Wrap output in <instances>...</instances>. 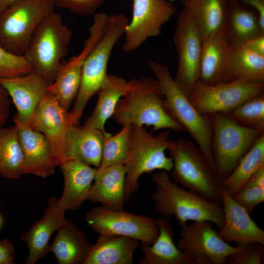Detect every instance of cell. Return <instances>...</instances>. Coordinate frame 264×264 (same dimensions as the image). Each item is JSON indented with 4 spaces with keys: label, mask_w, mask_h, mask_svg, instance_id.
Wrapping results in <instances>:
<instances>
[{
    "label": "cell",
    "mask_w": 264,
    "mask_h": 264,
    "mask_svg": "<svg viewBox=\"0 0 264 264\" xmlns=\"http://www.w3.org/2000/svg\"><path fill=\"white\" fill-rule=\"evenodd\" d=\"M11 101L7 91L0 84V128L7 121L10 113Z\"/></svg>",
    "instance_id": "41"
},
{
    "label": "cell",
    "mask_w": 264,
    "mask_h": 264,
    "mask_svg": "<svg viewBox=\"0 0 264 264\" xmlns=\"http://www.w3.org/2000/svg\"><path fill=\"white\" fill-rule=\"evenodd\" d=\"M177 247L193 257L197 264H223L240 246H233L223 241L212 223L193 221L181 227Z\"/></svg>",
    "instance_id": "14"
},
{
    "label": "cell",
    "mask_w": 264,
    "mask_h": 264,
    "mask_svg": "<svg viewBox=\"0 0 264 264\" xmlns=\"http://www.w3.org/2000/svg\"><path fill=\"white\" fill-rule=\"evenodd\" d=\"M0 84L7 91L16 107L15 116L29 125L38 107L48 94L50 85L35 72L0 78Z\"/></svg>",
    "instance_id": "17"
},
{
    "label": "cell",
    "mask_w": 264,
    "mask_h": 264,
    "mask_svg": "<svg viewBox=\"0 0 264 264\" xmlns=\"http://www.w3.org/2000/svg\"><path fill=\"white\" fill-rule=\"evenodd\" d=\"M223 222L218 234L227 243L237 245L259 243L264 245V231L251 219L249 213L223 187L221 202Z\"/></svg>",
    "instance_id": "18"
},
{
    "label": "cell",
    "mask_w": 264,
    "mask_h": 264,
    "mask_svg": "<svg viewBox=\"0 0 264 264\" xmlns=\"http://www.w3.org/2000/svg\"><path fill=\"white\" fill-rule=\"evenodd\" d=\"M226 114L241 126L264 133V94L247 99Z\"/></svg>",
    "instance_id": "35"
},
{
    "label": "cell",
    "mask_w": 264,
    "mask_h": 264,
    "mask_svg": "<svg viewBox=\"0 0 264 264\" xmlns=\"http://www.w3.org/2000/svg\"><path fill=\"white\" fill-rule=\"evenodd\" d=\"M264 165V133L241 159L231 173L221 182L222 187L232 197L245 185L252 175Z\"/></svg>",
    "instance_id": "32"
},
{
    "label": "cell",
    "mask_w": 264,
    "mask_h": 264,
    "mask_svg": "<svg viewBox=\"0 0 264 264\" xmlns=\"http://www.w3.org/2000/svg\"><path fill=\"white\" fill-rule=\"evenodd\" d=\"M65 212L59 205V198L51 197L48 200L43 218L21 236L28 251L25 264H35L50 252L49 240L66 219Z\"/></svg>",
    "instance_id": "20"
},
{
    "label": "cell",
    "mask_w": 264,
    "mask_h": 264,
    "mask_svg": "<svg viewBox=\"0 0 264 264\" xmlns=\"http://www.w3.org/2000/svg\"><path fill=\"white\" fill-rule=\"evenodd\" d=\"M264 260V244L254 243L241 245L237 251L227 258L226 263L228 264H263Z\"/></svg>",
    "instance_id": "37"
},
{
    "label": "cell",
    "mask_w": 264,
    "mask_h": 264,
    "mask_svg": "<svg viewBox=\"0 0 264 264\" xmlns=\"http://www.w3.org/2000/svg\"><path fill=\"white\" fill-rule=\"evenodd\" d=\"M242 45L254 52L264 55V34L250 39Z\"/></svg>",
    "instance_id": "43"
},
{
    "label": "cell",
    "mask_w": 264,
    "mask_h": 264,
    "mask_svg": "<svg viewBox=\"0 0 264 264\" xmlns=\"http://www.w3.org/2000/svg\"><path fill=\"white\" fill-rule=\"evenodd\" d=\"M128 81L113 74L107 75L97 93L95 108L84 124L86 127L94 128L105 134L106 121L112 116L119 100L126 93Z\"/></svg>",
    "instance_id": "29"
},
{
    "label": "cell",
    "mask_w": 264,
    "mask_h": 264,
    "mask_svg": "<svg viewBox=\"0 0 264 264\" xmlns=\"http://www.w3.org/2000/svg\"><path fill=\"white\" fill-rule=\"evenodd\" d=\"M72 30L55 12L39 24L31 36L23 56L33 71L49 85L54 81L63 60L68 53Z\"/></svg>",
    "instance_id": "5"
},
{
    "label": "cell",
    "mask_w": 264,
    "mask_h": 264,
    "mask_svg": "<svg viewBox=\"0 0 264 264\" xmlns=\"http://www.w3.org/2000/svg\"><path fill=\"white\" fill-rule=\"evenodd\" d=\"M23 164L17 126L0 128V176L19 178L23 175Z\"/></svg>",
    "instance_id": "31"
},
{
    "label": "cell",
    "mask_w": 264,
    "mask_h": 264,
    "mask_svg": "<svg viewBox=\"0 0 264 264\" xmlns=\"http://www.w3.org/2000/svg\"><path fill=\"white\" fill-rule=\"evenodd\" d=\"M245 186L264 188V165L259 168L250 177Z\"/></svg>",
    "instance_id": "44"
},
{
    "label": "cell",
    "mask_w": 264,
    "mask_h": 264,
    "mask_svg": "<svg viewBox=\"0 0 264 264\" xmlns=\"http://www.w3.org/2000/svg\"><path fill=\"white\" fill-rule=\"evenodd\" d=\"M18 0H0V14L10 5Z\"/></svg>",
    "instance_id": "45"
},
{
    "label": "cell",
    "mask_w": 264,
    "mask_h": 264,
    "mask_svg": "<svg viewBox=\"0 0 264 264\" xmlns=\"http://www.w3.org/2000/svg\"><path fill=\"white\" fill-rule=\"evenodd\" d=\"M251 9L238 0H228L225 30L232 46H242L264 34L257 13Z\"/></svg>",
    "instance_id": "28"
},
{
    "label": "cell",
    "mask_w": 264,
    "mask_h": 264,
    "mask_svg": "<svg viewBox=\"0 0 264 264\" xmlns=\"http://www.w3.org/2000/svg\"><path fill=\"white\" fill-rule=\"evenodd\" d=\"M92 49L84 44L81 52L68 61L62 62L54 82L49 85L48 92L66 110H68L78 92L85 59Z\"/></svg>",
    "instance_id": "26"
},
{
    "label": "cell",
    "mask_w": 264,
    "mask_h": 264,
    "mask_svg": "<svg viewBox=\"0 0 264 264\" xmlns=\"http://www.w3.org/2000/svg\"><path fill=\"white\" fill-rule=\"evenodd\" d=\"M168 151L173 162L170 173L173 180L208 200L221 204V181L198 147L180 137L172 140Z\"/></svg>",
    "instance_id": "4"
},
{
    "label": "cell",
    "mask_w": 264,
    "mask_h": 264,
    "mask_svg": "<svg viewBox=\"0 0 264 264\" xmlns=\"http://www.w3.org/2000/svg\"><path fill=\"white\" fill-rule=\"evenodd\" d=\"M92 246L85 232L66 219L57 230L49 250L58 264H83Z\"/></svg>",
    "instance_id": "25"
},
{
    "label": "cell",
    "mask_w": 264,
    "mask_h": 264,
    "mask_svg": "<svg viewBox=\"0 0 264 264\" xmlns=\"http://www.w3.org/2000/svg\"><path fill=\"white\" fill-rule=\"evenodd\" d=\"M231 68L234 80L264 84V55L243 45L232 46Z\"/></svg>",
    "instance_id": "33"
},
{
    "label": "cell",
    "mask_w": 264,
    "mask_h": 264,
    "mask_svg": "<svg viewBox=\"0 0 264 264\" xmlns=\"http://www.w3.org/2000/svg\"><path fill=\"white\" fill-rule=\"evenodd\" d=\"M105 0H56V7L80 16L95 13Z\"/></svg>",
    "instance_id": "39"
},
{
    "label": "cell",
    "mask_w": 264,
    "mask_h": 264,
    "mask_svg": "<svg viewBox=\"0 0 264 264\" xmlns=\"http://www.w3.org/2000/svg\"><path fill=\"white\" fill-rule=\"evenodd\" d=\"M13 120L18 128L23 155V175H33L44 178L52 175L56 166L48 140L15 116Z\"/></svg>",
    "instance_id": "19"
},
{
    "label": "cell",
    "mask_w": 264,
    "mask_h": 264,
    "mask_svg": "<svg viewBox=\"0 0 264 264\" xmlns=\"http://www.w3.org/2000/svg\"><path fill=\"white\" fill-rule=\"evenodd\" d=\"M176 12V6L168 0H132V19L125 29L122 50L133 52L148 39L158 36Z\"/></svg>",
    "instance_id": "12"
},
{
    "label": "cell",
    "mask_w": 264,
    "mask_h": 264,
    "mask_svg": "<svg viewBox=\"0 0 264 264\" xmlns=\"http://www.w3.org/2000/svg\"><path fill=\"white\" fill-rule=\"evenodd\" d=\"M15 259V248L12 242L7 239L0 240V264H13Z\"/></svg>",
    "instance_id": "40"
},
{
    "label": "cell",
    "mask_w": 264,
    "mask_h": 264,
    "mask_svg": "<svg viewBox=\"0 0 264 264\" xmlns=\"http://www.w3.org/2000/svg\"><path fill=\"white\" fill-rule=\"evenodd\" d=\"M264 92V84L234 80L209 85L198 81L188 97L200 113L209 115L227 114L247 99Z\"/></svg>",
    "instance_id": "11"
},
{
    "label": "cell",
    "mask_w": 264,
    "mask_h": 264,
    "mask_svg": "<svg viewBox=\"0 0 264 264\" xmlns=\"http://www.w3.org/2000/svg\"><path fill=\"white\" fill-rule=\"evenodd\" d=\"M242 3L250 6L257 13L260 23L264 28V0H238Z\"/></svg>",
    "instance_id": "42"
},
{
    "label": "cell",
    "mask_w": 264,
    "mask_h": 264,
    "mask_svg": "<svg viewBox=\"0 0 264 264\" xmlns=\"http://www.w3.org/2000/svg\"><path fill=\"white\" fill-rule=\"evenodd\" d=\"M56 0H18L0 14V45L23 55L36 28L54 12Z\"/></svg>",
    "instance_id": "9"
},
{
    "label": "cell",
    "mask_w": 264,
    "mask_h": 264,
    "mask_svg": "<svg viewBox=\"0 0 264 264\" xmlns=\"http://www.w3.org/2000/svg\"><path fill=\"white\" fill-rule=\"evenodd\" d=\"M234 199L249 214L264 200V188L244 186L235 196Z\"/></svg>",
    "instance_id": "38"
},
{
    "label": "cell",
    "mask_w": 264,
    "mask_h": 264,
    "mask_svg": "<svg viewBox=\"0 0 264 264\" xmlns=\"http://www.w3.org/2000/svg\"><path fill=\"white\" fill-rule=\"evenodd\" d=\"M140 243L130 237L100 234L83 264H132Z\"/></svg>",
    "instance_id": "27"
},
{
    "label": "cell",
    "mask_w": 264,
    "mask_h": 264,
    "mask_svg": "<svg viewBox=\"0 0 264 264\" xmlns=\"http://www.w3.org/2000/svg\"><path fill=\"white\" fill-rule=\"evenodd\" d=\"M128 18L119 14L108 15L102 33L87 56L83 65L81 84L73 107L69 111L78 124L90 99L97 94L105 81L111 52L124 34Z\"/></svg>",
    "instance_id": "6"
},
{
    "label": "cell",
    "mask_w": 264,
    "mask_h": 264,
    "mask_svg": "<svg viewBox=\"0 0 264 264\" xmlns=\"http://www.w3.org/2000/svg\"><path fill=\"white\" fill-rule=\"evenodd\" d=\"M229 0H182L202 38L225 29Z\"/></svg>",
    "instance_id": "30"
},
{
    "label": "cell",
    "mask_w": 264,
    "mask_h": 264,
    "mask_svg": "<svg viewBox=\"0 0 264 264\" xmlns=\"http://www.w3.org/2000/svg\"><path fill=\"white\" fill-rule=\"evenodd\" d=\"M34 72L23 55L13 54L0 45V78H9Z\"/></svg>",
    "instance_id": "36"
},
{
    "label": "cell",
    "mask_w": 264,
    "mask_h": 264,
    "mask_svg": "<svg viewBox=\"0 0 264 264\" xmlns=\"http://www.w3.org/2000/svg\"><path fill=\"white\" fill-rule=\"evenodd\" d=\"M131 125H125L116 134L104 135L102 159L97 172L115 164H124L130 148Z\"/></svg>",
    "instance_id": "34"
},
{
    "label": "cell",
    "mask_w": 264,
    "mask_h": 264,
    "mask_svg": "<svg viewBox=\"0 0 264 264\" xmlns=\"http://www.w3.org/2000/svg\"><path fill=\"white\" fill-rule=\"evenodd\" d=\"M148 63L163 95L165 109L172 118L189 132L216 172L209 115L202 114L198 111L188 96L176 84L166 65L153 60H148Z\"/></svg>",
    "instance_id": "3"
},
{
    "label": "cell",
    "mask_w": 264,
    "mask_h": 264,
    "mask_svg": "<svg viewBox=\"0 0 264 264\" xmlns=\"http://www.w3.org/2000/svg\"><path fill=\"white\" fill-rule=\"evenodd\" d=\"M2 224V219L1 215L0 214V228H1Z\"/></svg>",
    "instance_id": "46"
},
{
    "label": "cell",
    "mask_w": 264,
    "mask_h": 264,
    "mask_svg": "<svg viewBox=\"0 0 264 264\" xmlns=\"http://www.w3.org/2000/svg\"><path fill=\"white\" fill-rule=\"evenodd\" d=\"M111 118L122 126H147L152 127L154 131L186 132L165 109L157 81L149 76L128 81L127 92L119 100Z\"/></svg>",
    "instance_id": "1"
},
{
    "label": "cell",
    "mask_w": 264,
    "mask_h": 264,
    "mask_svg": "<svg viewBox=\"0 0 264 264\" xmlns=\"http://www.w3.org/2000/svg\"><path fill=\"white\" fill-rule=\"evenodd\" d=\"M71 125H75L73 114L48 92L38 107L29 126L43 134L50 143L56 166H60L65 161V136Z\"/></svg>",
    "instance_id": "15"
},
{
    "label": "cell",
    "mask_w": 264,
    "mask_h": 264,
    "mask_svg": "<svg viewBox=\"0 0 264 264\" xmlns=\"http://www.w3.org/2000/svg\"><path fill=\"white\" fill-rule=\"evenodd\" d=\"M174 43L178 58L174 78L188 96L198 80L202 38L197 25L183 8L177 17Z\"/></svg>",
    "instance_id": "13"
},
{
    "label": "cell",
    "mask_w": 264,
    "mask_h": 264,
    "mask_svg": "<svg viewBox=\"0 0 264 264\" xmlns=\"http://www.w3.org/2000/svg\"><path fill=\"white\" fill-rule=\"evenodd\" d=\"M131 126L129 151L124 164L126 201L137 192L143 174L158 170L170 174L173 166L171 157L165 154L172 142L169 130L154 135L144 126Z\"/></svg>",
    "instance_id": "7"
},
{
    "label": "cell",
    "mask_w": 264,
    "mask_h": 264,
    "mask_svg": "<svg viewBox=\"0 0 264 264\" xmlns=\"http://www.w3.org/2000/svg\"><path fill=\"white\" fill-rule=\"evenodd\" d=\"M232 48L225 29L202 39L198 81L215 85L234 80L231 68Z\"/></svg>",
    "instance_id": "16"
},
{
    "label": "cell",
    "mask_w": 264,
    "mask_h": 264,
    "mask_svg": "<svg viewBox=\"0 0 264 264\" xmlns=\"http://www.w3.org/2000/svg\"><path fill=\"white\" fill-rule=\"evenodd\" d=\"M151 179L156 185L152 199L160 217L168 219L174 216L181 227L188 221L206 220L221 228L224 216L220 204L182 187L167 171H156L152 174Z\"/></svg>",
    "instance_id": "2"
},
{
    "label": "cell",
    "mask_w": 264,
    "mask_h": 264,
    "mask_svg": "<svg viewBox=\"0 0 264 264\" xmlns=\"http://www.w3.org/2000/svg\"><path fill=\"white\" fill-rule=\"evenodd\" d=\"M87 224L100 234H111L135 239L149 245L156 239L159 229L155 219L102 206L94 207L85 215Z\"/></svg>",
    "instance_id": "10"
},
{
    "label": "cell",
    "mask_w": 264,
    "mask_h": 264,
    "mask_svg": "<svg viewBox=\"0 0 264 264\" xmlns=\"http://www.w3.org/2000/svg\"><path fill=\"white\" fill-rule=\"evenodd\" d=\"M126 169L124 164L110 166L97 172L87 200L111 210H122L125 202Z\"/></svg>",
    "instance_id": "24"
},
{
    "label": "cell",
    "mask_w": 264,
    "mask_h": 264,
    "mask_svg": "<svg viewBox=\"0 0 264 264\" xmlns=\"http://www.w3.org/2000/svg\"><path fill=\"white\" fill-rule=\"evenodd\" d=\"M64 186L59 205L65 212L76 210L86 200L97 168L76 160H67L60 166Z\"/></svg>",
    "instance_id": "21"
},
{
    "label": "cell",
    "mask_w": 264,
    "mask_h": 264,
    "mask_svg": "<svg viewBox=\"0 0 264 264\" xmlns=\"http://www.w3.org/2000/svg\"><path fill=\"white\" fill-rule=\"evenodd\" d=\"M209 115L212 128V152L216 171L222 182L264 133L241 126L224 113Z\"/></svg>",
    "instance_id": "8"
},
{
    "label": "cell",
    "mask_w": 264,
    "mask_h": 264,
    "mask_svg": "<svg viewBox=\"0 0 264 264\" xmlns=\"http://www.w3.org/2000/svg\"><path fill=\"white\" fill-rule=\"evenodd\" d=\"M159 229L154 242L149 245L140 243L143 256L139 260L141 264H197L196 260L181 251L174 242L173 226L167 219L162 217L155 219Z\"/></svg>",
    "instance_id": "23"
},
{
    "label": "cell",
    "mask_w": 264,
    "mask_h": 264,
    "mask_svg": "<svg viewBox=\"0 0 264 264\" xmlns=\"http://www.w3.org/2000/svg\"><path fill=\"white\" fill-rule=\"evenodd\" d=\"M104 135L96 129L70 125L65 139L64 161L76 160L98 168L102 159Z\"/></svg>",
    "instance_id": "22"
}]
</instances>
